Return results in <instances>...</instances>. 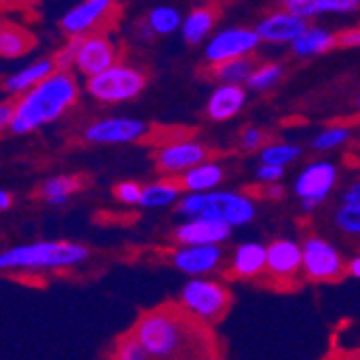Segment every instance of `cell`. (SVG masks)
<instances>
[{
	"instance_id": "6da1fadb",
	"label": "cell",
	"mask_w": 360,
	"mask_h": 360,
	"mask_svg": "<svg viewBox=\"0 0 360 360\" xmlns=\"http://www.w3.org/2000/svg\"><path fill=\"white\" fill-rule=\"evenodd\" d=\"M129 333L153 360H221L210 326L195 320L180 304L142 311Z\"/></svg>"
},
{
	"instance_id": "7a4b0ae2",
	"label": "cell",
	"mask_w": 360,
	"mask_h": 360,
	"mask_svg": "<svg viewBox=\"0 0 360 360\" xmlns=\"http://www.w3.org/2000/svg\"><path fill=\"white\" fill-rule=\"evenodd\" d=\"M79 97V86L71 71H56L45 82L28 90L13 103V118L9 131L26 135L58 120Z\"/></svg>"
},
{
	"instance_id": "3957f363",
	"label": "cell",
	"mask_w": 360,
	"mask_h": 360,
	"mask_svg": "<svg viewBox=\"0 0 360 360\" xmlns=\"http://www.w3.org/2000/svg\"><path fill=\"white\" fill-rule=\"evenodd\" d=\"M90 257V249L69 240H41L30 245H15L0 251V273L20 270H63L79 266Z\"/></svg>"
},
{
	"instance_id": "277c9868",
	"label": "cell",
	"mask_w": 360,
	"mask_h": 360,
	"mask_svg": "<svg viewBox=\"0 0 360 360\" xmlns=\"http://www.w3.org/2000/svg\"><path fill=\"white\" fill-rule=\"evenodd\" d=\"M146 88V75L138 67L116 63L103 73L88 77L86 90L88 95L99 103H127L138 97Z\"/></svg>"
},
{
	"instance_id": "5b68a950",
	"label": "cell",
	"mask_w": 360,
	"mask_h": 360,
	"mask_svg": "<svg viewBox=\"0 0 360 360\" xmlns=\"http://www.w3.org/2000/svg\"><path fill=\"white\" fill-rule=\"evenodd\" d=\"M178 304L202 324L212 326L219 320H223L225 313L230 311L232 292L217 281L193 279L183 288V292H180Z\"/></svg>"
},
{
	"instance_id": "8992f818",
	"label": "cell",
	"mask_w": 360,
	"mask_h": 360,
	"mask_svg": "<svg viewBox=\"0 0 360 360\" xmlns=\"http://www.w3.org/2000/svg\"><path fill=\"white\" fill-rule=\"evenodd\" d=\"M259 37L253 28L247 26H228L210 34L204 48V58L214 67L236 58H251L257 50Z\"/></svg>"
},
{
	"instance_id": "52a82bcc",
	"label": "cell",
	"mask_w": 360,
	"mask_h": 360,
	"mask_svg": "<svg viewBox=\"0 0 360 360\" xmlns=\"http://www.w3.org/2000/svg\"><path fill=\"white\" fill-rule=\"evenodd\" d=\"M148 131V124L140 118L110 116L90 122L84 129L82 138L90 144H131L144 140Z\"/></svg>"
},
{
	"instance_id": "ba28073f",
	"label": "cell",
	"mask_w": 360,
	"mask_h": 360,
	"mask_svg": "<svg viewBox=\"0 0 360 360\" xmlns=\"http://www.w3.org/2000/svg\"><path fill=\"white\" fill-rule=\"evenodd\" d=\"M302 270L311 281H335L343 275L339 251L324 238L311 236L302 243Z\"/></svg>"
},
{
	"instance_id": "9c48e42d",
	"label": "cell",
	"mask_w": 360,
	"mask_h": 360,
	"mask_svg": "<svg viewBox=\"0 0 360 360\" xmlns=\"http://www.w3.org/2000/svg\"><path fill=\"white\" fill-rule=\"evenodd\" d=\"M210 159V150L189 138H178L165 146H159L155 155V165L161 174H185Z\"/></svg>"
},
{
	"instance_id": "30bf717a",
	"label": "cell",
	"mask_w": 360,
	"mask_h": 360,
	"mask_svg": "<svg viewBox=\"0 0 360 360\" xmlns=\"http://www.w3.org/2000/svg\"><path fill=\"white\" fill-rule=\"evenodd\" d=\"M118 63L116 45L103 32H93L79 39V48L75 56V69L88 79L103 73L105 69Z\"/></svg>"
},
{
	"instance_id": "8fae6325",
	"label": "cell",
	"mask_w": 360,
	"mask_h": 360,
	"mask_svg": "<svg viewBox=\"0 0 360 360\" xmlns=\"http://www.w3.org/2000/svg\"><path fill=\"white\" fill-rule=\"evenodd\" d=\"M114 13V0H82L60 18V28L69 39L93 34Z\"/></svg>"
},
{
	"instance_id": "7c38bea8",
	"label": "cell",
	"mask_w": 360,
	"mask_h": 360,
	"mask_svg": "<svg viewBox=\"0 0 360 360\" xmlns=\"http://www.w3.org/2000/svg\"><path fill=\"white\" fill-rule=\"evenodd\" d=\"M255 206L249 195L236 193H204V208L198 219H217L232 225H245L253 219Z\"/></svg>"
},
{
	"instance_id": "4fadbf2b",
	"label": "cell",
	"mask_w": 360,
	"mask_h": 360,
	"mask_svg": "<svg viewBox=\"0 0 360 360\" xmlns=\"http://www.w3.org/2000/svg\"><path fill=\"white\" fill-rule=\"evenodd\" d=\"M307 20H302L300 15H296L294 11H290L288 7L275 9L266 13L257 24H255V32L259 37V41L264 43H273V45H292L298 34L307 28Z\"/></svg>"
},
{
	"instance_id": "5bb4252c",
	"label": "cell",
	"mask_w": 360,
	"mask_h": 360,
	"mask_svg": "<svg viewBox=\"0 0 360 360\" xmlns=\"http://www.w3.org/2000/svg\"><path fill=\"white\" fill-rule=\"evenodd\" d=\"M337 169L333 163L318 161L311 163L296 180V193L302 198V208L313 210L335 187Z\"/></svg>"
},
{
	"instance_id": "9a60e30c",
	"label": "cell",
	"mask_w": 360,
	"mask_h": 360,
	"mask_svg": "<svg viewBox=\"0 0 360 360\" xmlns=\"http://www.w3.org/2000/svg\"><path fill=\"white\" fill-rule=\"evenodd\" d=\"M302 268V249L292 240H273L266 247V270L277 283H290Z\"/></svg>"
},
{
	"instance_id": "2e32d148",
	"label": "cell",
	"mask_w": 360,
	"mask_h": 360,
	"mask_svg": "<svg viewBox=\"0 0 360 360\" xmlns=\"http://www.w3.org/2000/svg\"><path fill=\"white\" fill-rule=\"evenodd\" d=\"M232 228L228 223L217 219H193L174 230V240L191 247V245H217L230 236Z\"/></svg>"
},
{
	"instance_id": "e0dca14e",
	"label": "cell",
	"mask_w": 360,
	"mask_h": 360,
	"mask_svg": "<svg viewBox=\"0 0 360 360\" xmlns=\"http://www.w3.org/2000/svg\"><path fill=\"white\" fill-rule=\"evenodd\" d=\"M247 103V90L245 86L236 84H219L206 103V114L210 120H230L234 118Z\"/></svg>"
},
{
	"instance_id": "ac0fdd59",
	"label": "cell",
	"mask_w": 360,
	"mask_h": 360,
	"mask_svg": "<svg viewBox=\"0 0 360 360\" xmlns=\"http://www.w3.org/2000/svg\"><path fill=\"white\" fill-rule=\"evenodd\" d=\"M223 253L217 245H191L178 249L172 257L174 266L187 275H202L214 270L221 262Z\"/></svg>"
},
{
	"instance_id": "d6986e66",
	"label": "cell",
	"mask_w": 360,
	"mask_h": 360,
	"mask_svg": "<svg viewBox=\"0 0 360 360\" xmlns=\"http://www.w3.org/2000/svg\"><path fill=\"white\" fill-rule=\"evenodd\" d=\"M337 45V32H333L326 26L307 24V28L298 34V39L290 45L292 54L298 58H311L330 52Z\"/></svg>"
},
{
	"instance_id": "ffe728a7",
	"label": "cell",
	"mask_w": 360,
	"mask_h": 360,
	"mask_svg": "<svg viewBox=\"0 0 360 360\" xmlns=\"http://www.w3.org/2000/svg\"><path fill=\"white\" fill-rule=\"evenodd\" d=\"M56 63L54 58H39L30 65H26L24 69L15 71L13 75H9L5 79V90L11 95H26L28 90H32L34 86H39L41 82L48 79L52 73H56Z\"/></svg>"
},
{
	"instance_id": "44dd1931",
	"label": "cell",
	"mask_w": 360,
	"mask_h": 360,
	"mask_svg": "<svg viewBox=\"0 0 360 360\" xmlns=\"http://www.w3.org/2000/svg\"><path fill=\"white\" fill-rule=\"evenodd\" d=\"M266 268V247L247 243L240 245L232 257V266L228 270L230 279H251L257 277Z\"/></svg>"
},
{
	"instance_id": "7402d4cb",
	"label": "cell",
	"mask_w": 360,
	"mask_h": 360,
	"mask_svg": "<svg viewBox=\"0 0 360 360\" xmlns=\"http://www.w3.org/2000/svg\"><path fill=\"white\" fill-rule=\"evenodd\" d=\"M84 178L82 176H52L48 180H43V183L37 187L34 191V198L37 200H43L45 204H54V206H60L65 204L71 195L79 193L84 189Z\"/></svg>"
},
{
	"instance_id": "603a6c76",
	"label": "cell",
	"mask_w": 360,
	"mask_h": 360,
	"mask_svg": "<svg viewBox=\"0 0 360 360\" xmlns=\"http://www.w3.org/2000/svg\"><path fill=\"white\" fill-rule=\"evenodd\" d=\"M302 20H315L322 15H347L360 9V0H298L288 7Z\"/></svg>"
},
{
	"instance_id": "cb8c5ba5",
	"label": "cell",
	"mask_w": 360,
	"mask_h": 360,
	"mask_svg": "<svg viewBox=\"0 0 360 360\" xmlns=\"http://www.w3.org/2000/svg\"><path fill=\"white\" fill-rule=\"evenodd\" d=\"M217 15L210 7H195L187 15H183V24H180V34L189 45H200L210 39L214 30Z\"/></svg>"
},
{
	"instance_id": "d4e9b609",
	"label": "cell",
	"mask_w": 360,
	"mask_h": 360,
	"mask_svg": "<svg viewBox=\"0 0 360 360\" xmlns=\"http://www.w3.org/2000/svg\"><path fill=\"white\" fill-rule=\"evenodd\" d=\"M180 187L189 193H206L208 189L217 187L223 180V169L214 161H206L189 172H185L180 178H176Z\"/></svg>"
},
{
	"instance_id": "484cf974",
	"label": "cell",
	"mask_w": 360,
	"mask_h": 360,
	"mask_svg": "<svg viewBox=\"0 0 360 360\" xmlns=\"http://www.w3.org/2000/svg\"><path fill=\"white\" fill-rule=\"evenodd\" d=\"M32 48V37L18 26L0 24V58H20Z\"/></svg>"
},
{
	"instance_id": "4316f807",
	"label": "cell",
	"mask_w": 360,
	"mask_h": 360,
	"mask_svg": "<svg viewBox=\"0 0 360 360\" xmlns=\"http://www.w3.org/2000/svg\"><path fill=\"white\" fill-rule=\"evenodd\" d=\"M180 191H183V187H180L178 180H159V183H150L142 189L140 206H146V208L167 206L178 200Z\"/></svg>"
},
{
	"instance_id": "83f0119b",
	"label": "cell",
	"mask_w": 360,
	"mask_h": 360,
	"mask_svg": "<svg viewBox=\"0 0 360 360\" xmlns=\"http://www.w3.org/2000/svg\"><path fill=\"white\" fill-rule=\"evenodd\" d=\"M148 30L155 34H161V37H167L172 32H180V24H183V15L176 7H169V5H159L155 9L148 11L146 15V22Z\"/></svg>"
},
{
	"instance_id": "f1b7e54d",
	"label": "cell",
	"mask_w": 360,
	"mask_h": 360,
	"mask_svg": "<svg viewBox=\"0 0 360 360\" xmlns=\"http://www.w3.org/2000/svg\"><path fill=\"white\" fill-rule=\"evenodd\" d=\"M255 65L251 58H236V60H228L212 67V77L219 84H236L243 86L249 82L251 73H253Z\"/></svg>"
},
{
	"instance_id": "f546056e",
	"label": "cell",
	"mask_w": 360,
	"mask_h": 360,
	"mask_svg": "<svg viewBox=\"0 0 360 360\" xmlns=\"http://www.w3.org/2000/svg\"><path fill=\"white\" fill-rule=\"evenodd\" d=\"M283 77V65L281 63H266V65H259L253 69L247 86L255 93H264V90H270L275 88Z\"/></svg>"
},
{
	"instance_id": "4dcf8cb0",
	"label": "cell",
	"mask_w": 360,
	"mask_h": 360,
	"mask_svg": "<svg viewBox=\"0 0 360 360\" xmlns=\"http://www.w3.org/2000/svg\"><path fill=\"white\" fill-rule=\"evenodd\" d=\"M300 155V148L294 144H268L259 150V159L262 165H275V167H283L285 163L294 161Z\"/></svg>"
},
{
	"instance_id": "1f68e13d",
	"label": "cell",
	"mask_w": 360,
	"mask_h": 360,
	"mask_svg": "<svg viewBox=\"0 0 360 360\" xmlns=\"http://www.w3.org/2000/svg\"><path fill=\"white\" fill-rule=\"evenodd\" d=\"M110 360H153L146 349L138 343L131 333L122 335L116 343H114V349L110 354Z\"/></svg>"
},
{
	"instance_id": "d6a6232c",
	"label": "cell",
	"mask_w": 360,
	"mask_h": 360,
	"mask_svg": "<svg viewBox=\"0 0 360 360\" xmlns=\"http://www.w3.org/2000/svg\"><path fill=\"white\" fill-rule=\"evenodd\" d=\"M335 223L339 230H343L347 234H360V206L343 204L335 212Z\"/></svg>"
},
{
	"instance_id": "836d02e7",
	"label": "cell",
	"mask_w": 360,
	"mask_h": 360,
	"mask_svg": "<svg viewBox=\"0 0 360 360\" xmlns=\"http://www.w3.org/2000/svg\"><path fill=\"white\" fill-rule=\"evenodd\" d=\"M349 131L345 127H328L326 131H322L318 138L313 140V148L318 150H330L335 146H341L343 142H347Z\"/></svg>"
},
{
	"instance_id": "e575fe53",
	"label": "cell",
	"mask_w": 360,
	"mask_h": 360,
	"mask_svg": "<svg viewBox=\"0 0 360 360\" xmlns=\"http://www.w3.org/2000/svg\"><path fill=\"white\" fill-rule=\"evenodd\" d=\"M142 185L135 180H122V183L114 185V198L122 204H140L142 200Z\"/></svg>"
},
{
	"instance_id": "d590c367",
	"label": "cell",
	"mask_w": 360,
	"mask_h": 360,
	"mask_svg": "<svg viewBox=\"0 0 360 360\" xmlns=\"http://www.w3.org/2000/svg\"><path fill=\"white\" fill-rule=\"evenodd\" d=\"M82 39V37H79ZM79 39H69L63 48L56 52L54 63L58 71H69V67H75V56H77V48H79Z\"/></svg>"
},
{
	"instance_id": "8d00e7d4",
	"label": "cell",
	"mask_w": 360,
	"mask_h": 360,
	"mask_svg": "<svg viewBox=\"0 0 360 360\" xmlns=\"http://www.w3.org/2000/svg\"><path fill=\"white\" fill-rule=\"evenodd\" d=\"M264 142H266V133L257 127H247L240 135V144L245 150H257V148H264Z\"/></svg>"
},
{
	"instance_id": "74e56055",
	"label": "cell",
	"mask_w": 360,
	"mask_h": 360,
	"mask_svg": "<svg viewBox=\"0 0 360 360\" xmlns=\"http://www.w3.org/2000/svg\"><path fill=\"white\" fill-rule=\"evenodd\" d=\"M337 45H343V48H360V26H352L337 32Z\"/></svg>"
},
{
	"instance_id": "f35d334b",
	"label": "cell",
	"mask_w": 360,
	"mask_h": 360,
	"mask_svg": "<svg viewBox=\"0 0 360 360\" xmlns=\"http://www.w3.org/2000/svg\"><path fill=\"white\" fill-rule=\"evenodd\" d=\"M257 176L264 180V183H270V185H273L275 180H279V178L283 176V167H275V165H262V167H259V172H257Z\"/></svg>"
},
{
	"instance_id": "ab89813d",
	"label": "cell",
	"mask_w": 360,
	"mask_h": 360,
	"mask_svg": "<svg viewBox=\"0 0 360 360\" xmlns=\"http://www.w3.org/2000/svg\"><path fill=\"white\" fill-rule=\"evenodd\" d=\"M13 118V103H0V133L11 127Z\"/></svg>"
},
{
	"instance_id": "60d3db41",
	"label": "cell",
	"mask_w": 360,
	"mask_h": 360,
	"mask_svg": "<svg viewBox=\"0 0 360 360\" xmlns=\"http://www.w3.org/2000/svg\"><path fill=\"white\" fill-rule=\"evenodd\" d=\"M324 360H360V349H354V352H349V349H337V352L328 354Z\"/></svg>"
},
{
	"instance_id": "b9f144b4",
	"label": "cell",
	"mask_w": 360,
	"mask_h": 360,
	"mask_svg": "<svg viewBox=\"0 0 360 360\" xmlns=\"http://www.w3.org/2000/svg\"><path fill=\"white\" fill-rule=\"evenodd\" d=\"M345 204H354V206H360V180L354 183L347 191H345Z\"/></svg>"
},
{
	"instance_id": "7bdbcfd3",
	"label": "cell",
	"mask_w": 360,
	"mask_h": 360,
	"mask_svg": "<svg viewBox=\"0 0 360 360\" xmlns=\"http://www.w3.org/2000/svg\"><path fill=\"white\" fill-rule=\"evenodd\" d=\"M259 195H262V198H268V200H281V198H283V187H279V185L264 187Z\"/></svg>"
},
{
	"instance_id": "ee69618b",
	"label": "cell",
	"mask_w": 360,
	"mask_h": 360,
	"mask_svg": "<svg viewBox=\"0 0 360 360\" xmlns=\"http://www.w3.org/2000/svg\"><path fill=\"white\" fill-rule=\"evenodd\" d=\"M13 206V195L9 191L0 189V210H9Z\"/></svg>"
},
{
	"instance_id": "f6af8a7d",
	"label": "cell",
	"mask_w": 360,
	"mask_h": 360,
	"mask_svg": "<svg viewBox=\"0 0 360 360\" xmlns=\"http://www.w3.org/2000/svg\"><path fill=\"white\" fill-rule=\"evenodd\" d=\"M347 273L356 279H360V257H354L349 264H347Z\"/></svg>"
},
{
	"instance_id": "bcb514c9",
	"label": "cell",
	"mask_w": 360,
	"mask_h": 360,
	"mask_svg": "<svg viewBox=\"0 0 360 360\" xmlns=\"http://www.w3.org/2000/svg\"><path fill=\"white\" fill-rule=\"evenodd\" d=\"M279 3H281L283 7H290V5H294V3H298V0H279Z\"/></svg>"
},
{
	"instance_id": "7dc6e473",
	"label": "cell",
	"mask_w": 360,
	"mask_h": 360,
	"mask_svg": "<svg viewBox=\"0 0 360 360\" xmlns=\"http://www.w3.org/2000/svg\"><path fill=\"white\" fill-rule=\"evenodd\" d=\"M356 110H358V112H360V95H358V97H356Z\"/></svg>"
}]
</instances>
